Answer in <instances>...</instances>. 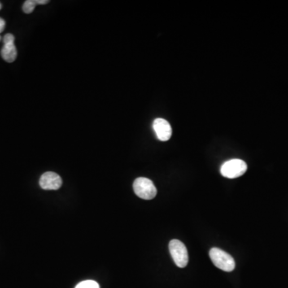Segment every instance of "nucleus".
Instances as JSON below:
<instances>
[{"label":"nucleus","mask_w":288,"mask_h":288,"mask_svg":"<svg viewBox=\"0 0 288 288\" xmlns=\"http://www.w3.org/2000/svg\"><path fill=\"white\" fill-rule=\"evenodd\" d=\"M209 255L215 267L224 272H231L236 267V262L232 255L221 249L213 247L210 250Z\"/></svg>","instance_id":"f257e3e1"},{"label":"nucleus","mask_w":288,"mask_h":288,"mask_svg":"<svg viewBox=\"0 0 288 288\" xmlns=\"http://www.w3.org/2000/svg\"><path fill=\"white\" fill-rule=\"evenodd\" d=\"M133 188L137 196L146 200L152 199L157 194L156 188L153 182L147 178L140 177L136 179L134 182Z\"/></svg>","instance_id":"f03ea898"},{"label":"nucleus","mask_w":288,"mask_h":288,"mask_svg":"<svg viewBox=\"0 0 288 288\" xmlns=\"http://www.w3.org/2000/svg\"><path fill=\"white\" fill-rule=\"evenodd\" d=\"M247 169V166L244 161L241 159H232L222 165L220 172L222 176L228 179H236L240 177Z\"/></svg>","instance_id":"7ed1b4c3"},{"label":"nucleus","mask_w":288,"mask_h":288,"mask_svg":"<svg viewBox=\"0 0 288 288\" xmlns=\"http://www.w3.org/2000/svg\"><path fill=\"white\" fill-rule=\"evenodd\" d=\"M169 251L176 266L181 268L188 263V253L185 245L178 240H172L169 243Z\"/></svg>","instance_id":"20e7f679"},{"label":"nucleus","mask_w":288,"mask_h":288,"mask_svg":"<svg viewBox=\"0 0 288 288\" xmlns=\"http://www.w3.org/2000/svg\"><path fill=\"white\" fill-rule=\"evenodd\" d=\"M63 181L58 174L48 171L44 173L40 180V185L44 190H58Z\"/></svg>","instance_id":"39448f33"},{"label":"nucleus","mask_w":288,"mask_h":288,"mask_svg":"<svg viewBox=\"0 0 288 288\" xmlns=\"http://www.w3.org/2000/svg\"><path fill=\"white\" fill-rule=\"evenodd\" d=\"M153 128L155 130L157 138L160 141H167L171 139L172 129L170 123L165 119L161 118L155 119L153 123Z\"/></svg>","instance_id":"423d86ee"},{"label":"nucleus","mask_w":288,"mask_h":288,"mask_svg":"<svg viewBox=\"0 0 288 288\" xmlns=\"http://www.w3.org/2000/svg\"><path fill=\"white\" fill-rule=\"evenodd\" d=\"M1 55L2 59L7 63H13L16 59L17 50L15 43H6L1 50Z\"/></svg>","instance_id":"0eeeda50"},{"label":"nucleus","mask_w":288,"mask_h":288,"mask_svg":"<svg viewBox=\"0 0 288 288\" xmlns=\"http://www.w3.org/2000/svg\"><path fill=\"white\" fill-rule=\"evenodd\" d=\"M36 0H27L23 6V12L26 14H31L33 12L36 6Z\"/></svg>","instance_id":"6e6552de"},{"label":"nucleus","mask_w":288,"mask_h":288,"mask_svg":"<svg viewBox=\"0 0 288 288\" xmlns=\"http://www.w3.org/2000/svg\"><path fill=\"white\" fill-rule=\"evenodd\" d=\"M75 288H99V285L94 280H85L78 284Z\"/></svg>","instance_id":"1a4fd4ad"},{"label":"nucleus","mask_w":288,"mask_h":288,"mask_svg":"<svg viewBox=\"0 0 288 288\" xmlns=\"http://www.w3.org/2000/svg\"><path fill=\"white\" fill-rule=\"evenodd\" d=\"M11 42H15V37H14L12 34H6V36L3 38V44Z\"/></svg>","instance_id":"9d476101"},{"label":"nucleus","mask_w":288,"mask_h":288,"mask_svg":"<svg viewBox=\"0 0 288 288\" xmlns=\"http://www.w3.org/2000/svg\"><path fill=\"white\" fill-rule=\"evenodd\" d=\"M5 26H6V23H5L4 20L2 18H0V33H2L3 32Z\"/></svg>","instance_id":"9b49d317"},{"label":"nucleus","mask_w":288,"mask_h":288,"mask_svg":"<svg viewBox=\"0 0 288 288\" xmlns=\"http://www.w3.org/2000/svg\"><path fill=\"white\" fill-rule=\"evenodd\" d=\"M49 1L48 0H36V4L44 5L48 3Z\"/></svg>","instance_id":"f8f14e48"},{"label":"nucleus","mask_w":288,"mask_h":288,"mask_svg":"<svg viewBox=\"0 0 288 288\" xmlns=\"http://www.w3.org/2000/svg\"><path fill=\"white\" fill-rule=\"evenodd\" d=\"M2 8V4H1V2H0V10Z\"/></svg>","instance_id":"ddd939ff"}]
</instances>
